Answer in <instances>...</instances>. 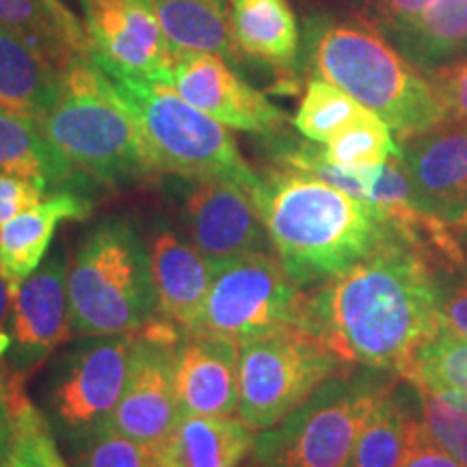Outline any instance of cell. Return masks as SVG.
Here are the masks:
<instances>
[{
  "mask_svg": "<svg viewBox=\"0 0 467 467\" xmlns=\"http://www.w3.org/2000/svg\"><path fill=\"white\" fill-rule=\"evenodd\" d=\"M400 467H463L459 463L452 454H448L441 446L431 440L422 429V422H420V429L416 437H413L411 448H409L405 461H402Z\"/></svg>",
  "mask_w": 467,
  "mask_h": 467,
  "instance_id": "37",
  "label": "cell"
},
{
  "mask_svg": "<svg viewBox=\"0 0 467 467\" xmlns=\"http://www.w3.org/2000/svg\"><path fill=\"white\" fill-rule=\"evenodd\" d=\"M459 227H467V221H465V223H463V225H459Z\"/></svg>",
  "mask_w": 467,
  "mask_h": 467,
  "instance_id": "44",
  "label": "cell"
},
{
  "mask_svg": "<svg viewBox=\"0 0 467 467\" xmlns=\"http://www.w3.org/2000/svg\"><path fill=\"white\" fill-rule=\"evenodd\" d=\"M405 379L418 389L467 396V340L441 327L440 334L418 350Z\"/></svg>",
  "mask_w": 467,
  "mask_h": 467,
  "instance_id": "29",
  "label": "cell"
},
{
  "mask_svg": "<svg viewBox=\"0 0 467 467\" xmlns=\"http://www.w3.org/2000/svg\"><path fill=\"white\" fill-rule=\"evenodd\" d=\"M184 334L156 317L137 331L130 375L110 424L130 440L154 448L182 420L175 396V347Z\"/></svg>",
  "mask_w": 467,
  "mask_h": 467,
  "instance_id": "12",
  "label": "cell"
},
{
  "mask_svg": "<svg viewBox=\"0 0 467 467\" xmlns=\"http://www.w3.org/2000/svg\"><path fill=\"white\" fill-rule=\"evenodd\" d=\"M426 435L467 467V396L418 389Z\"/></svg>",
  "mask_w": 467,
  "mask_h": 467,
  "instance_id": "32",
  "label": "cell"
},
{
  "mask_svg": "<svg viewBox=\"0 0 467 467\" xmlns=\"http://www.w3.org/2000/svg\"><path fill=\"white\" fill-rule=\"evenodd\" d=\"M320 150L331 165L344 169L383 165L394 156H400V143L394 141L392 128L372 110H366Z\"/></svg>",
  "mask_w": 467,
  "mask_h": 467,
  "instance_id": "31",
  "label": "cell"
},
{
  "mask_svg": "<svg viewBox=\"0 0 467 467\" xmlns=\"http://www.w3.org/2000/svg\"><path fill=\"white\" fill-rule=\"evenodd\" d=\"M350 366L306 329H284L241 347L238 420L254 433L301 407L325 381Z\"/></svg>",
  "mask_w": 467,
  "mask_h": 467,
  "instance_id": "8",
  "label": "cell"
},
{
  "mask_svg": "<svg viewBox=\"0 0 467 467\" xmlns=\"http://www.w3.org/2000/svg\"><path fill=\"white\" fill-rule=\"evenodd\" d=\"M0 171L20 175L46 195L80 184L83 173L48 141L39 119L0 107Z\"/></svg>",
  "mask_w": 467,
  "mask_h": 467,
  "instance_id": "21",
  "label": "cell"
},
{
  "mask_svg": "<svg viewBox=\"0 0 467 467\" xmlns=\"http://www.w3.org/2000/svg\"><path fill=\"white\" fill-rule=\"evenodd\" d=\"M366 110L368 109L353 100L340 87L317 76L306 87L299 110L295 115V126L309 141L329 143L337 132L359 119Z\"/></svg>",
  "mask_w": 467,
  "mask_h": 467,
  "instance_id": "30",
  "label": "cell"
},
{
  "mask_svg": "<svg viewBox=\"0 0 467 467\" xmlns=\"http://www.w3.org/2000/svg\"><path fill=\"white\" fill-rule=\"evenodd\" d=\"M93 61L107 76L171 85L175 57L156 0H80Z\"/></svg>",
  "mask_w": 467,
  "mask_h": 467,
  "instance_id": "11",
  "label": "cell"
},
{
  "mask_svg": "<svg viewBox=\"0 0 467 467\" xmlns=\"http://www.w3.org/2000/svg\"><path fill=\"white\" fill-rule=\"evenodd\" d=\"M11 448V402L5 368L0 366V461L9 459Z\"/></svg>",
  "mask_w": 467,
  "mask_h": 467,
  "instance_id": "40",
  "label": "cell"
},
{
  "mask_svg": "<svg viewBox=\"0 0 467 467\" xmlns=\"http://www.w3.org/2000/svg\"><path fill=\"white\" fill-rule=\"evenodd\" d=\"M156 11L175 61L186 55H217L232 63L241 61L223 3L156 0Z\"/></svg>",
  "mask_w": 467,
  "mask_h": 467,
  "instance_id": "25",
  "label": "cell"
},
{
  "mask_svg": "<svg viewBox=\"0 0 467 467\" xmlns=\"http://www.w3.org/2000/svg\"><path fill=\"white\" fill-rule=\"evenodd\" d=\"M255 433L238 418H182L151 448V467H241Z\"/></svg>",
  "mask_w": 467,
  "mask_h": 467,
  "instance_id": "20",
  "label": "cell"
},
{
  "mask_svg": "<svg viewBox=\"0 0 467 467\" xmlns=\"http://www.w3.org/2000/svg\"><path fill=\"white\" fill-rule=\"evenodd\" d=\"M441 325L467 340V285L441 292Z\"/></svg>",
  "mask_w": 467,
  "mask_h": 467,
  "instance_id": "38",
  "label": "cell"
},
{
  "mask_svg": "<svg viewBox=\"0 0 467 467\" xmlns=\"http://www.w3.org/2000/svg\"><path fill=\"white\" fill-rule=\"evenodd\" d=\"M241 467H265V465H260L258 461H254V459H251V461H244V463H243Z\"/></svg>",
  "mask_w": 467,
  "mask_h": 467,
  "instance_id": "41",
  "label": "cell"
},
{
  "mask_svg": "<svg viewBox=\"0 0 467 467\" xmlns=\"http://www.w3.org/2000/svg\"><path fill=\"white\" fill-rule=\"evenodd\" d=\"M182 217L186 236L213 271L241 255L268 251L271 244L254 197L225 180H192Z\"/></svg>",
  "mask_w": 467,
  "mask_h": 467,
  "instance_id": "14",
  "label": "cell"
},
{
  "mask_svg": "<svg viewBox=\"0 0 467 467\" xmlns=\"http://www.w3.org/2000/svg\"><path fill=\"white\" fill-rule=\"evenodd\" d=\"M67 268L61 254L37 268L14 296L11 317V348L7 353L9 375L26 379L46 358L72 336L69 329Z\"/></svg>",
  "mask_w": 467,
  "mask_h": 467,
  "instance_id": "16",
  "label": "cell"
},
{
  "mask_svg": "<svg viewBox=\"0 0 467 467\" xmlns=\"http://www.w3.org/2000/svg\"><path fill=\"white\" fill-rule=\"evenodd\" d=\"M93 213L89 197L78 191H57L35 206L17 213L0 227V275L20 288L42 266L57 227L66 221H85Z\"/></svg>",
  "mask_w": 467,
  "mask_h": 467,
  "instance_id": "19",
  "label": "cell"
},
{
  "mask_svg": "<svg viewBox=\"0 0 467 467\" xmlns=\"http://www.w3.org/2000/svg\"><path fill=\"white\" fill-rule=\"evenodd\" d=\"M262 182L255 206L277 260L299 288L342 275L399 232L375 206L307 173L279 167Z\"/></svg>",
  "mask_w": 467,
  "mask_h": 467,
  "instance_id": "2",
  "label": "cell"
},
{
  "mask_svg": "<svg viewBox=\"0 0 467 467\" xmlns=\"http://www.w3.org/2000/svg\"><path fill=\"white\" fill-rule=\"evenodd\" d=\"M7 375L11 402V467H69L58 452L57 440L44 413L28 400L26 379Z\"/></svg>",
  "mask_w": 467,
  "mask_h": 467,
  "instance_id": "28",
  "label": "cell"
},
{
  "mask_svg": "<svg viewBox=\"0 0 467 467\" xmlns=\"http://www.w3.org/2000/svg\"><path fill=\"white\" fill-rule=\"evenodd\" d=\"M130 110L161 175L184 180H225L251 197L262 191V175L244 161L227 126L202 113L173 89L139 78L109 76Z\"/></svg>",
  "mask_w": 467,
  "mask_h": 467,
  "instance_id": "6",
  "label": "cell"
},
{
  "mask_svg": "<svg viewBox=\"0 0 467 467\" xmlns=\"http://www.w3.org/2000/svg\"><path fill=\"white\" fill-rule=\"evenodd\" d=\"M0 22L25 35L61 72L93 58L85 20L61 0H0Z\"/></svg>",
  "mask_w": 467,
  "mask_h": 467,
  "instance_id": "24",
  "label": "cell"
},
{
  "mask_svg": "<svg viewBox=\"0 0 467 467\" xmlns=\"http://www.w3.org/2000/svg\"><path fill=\"white\" fill-rule=\"evenodd\" d=\"M400 55L420 67H443L467 55V0H435L424 16L394 39Z\"/></svg>",
  "mask_w": 467,
  "mask_h": 467,
  "instance_id": "27",
  "label": "cell"
},
{
  "mask_svg": "<svg viewBox=\"0 0 467 467\" xmlns=\"http://www.w3.org/2000/svg\"><path fill=\"white\" fill-rule=\"evenodd\" d=\"M306 295V329L350 366L405 377L443 327L440 285L426 255L400 232Z\"/></svg>",
  "mask_w": 467,
  "mask_h": 467,
  "instance_id": "1",
  "label": "cell"
},
{
  "mask_svg": "<svg viewBox=\"0 0 467 467\" xmlns=\"http://www.w3.org/2000/svg\"><path fill=\"white\" fill-rule=\"evenodd\" d=\"M312 35V61L320 78L347 91L400 137L448 119L431 80L370 22H329Z\"/></svg>",
  "mask_w": 467,
  "mask_h": 467,
  "instance_id": "3",
  "label": "cell"
},
{
  "mask_svg": "<svg viewBox=\"0 0 467 467\" xmlns=\"http://www.w3.org/2000/svg\"><path fill=\"white\" fill-rule=\"evenodd\" d=\"M0 467H11V463H9V459H5V461H0Z\"/></svg>",
  "mask_w": 467,
  "mask_h": 467,
  "instance_id": "42",
  "label": "cell"
},
{
  "mask_svg": "<svg viewBox=\"0 0 467 467\" xmlns=\"http://www.w3.org/2000/svg\"><path fill=\"white\" fill-rule=\"evenodd\" d=\"M385 370H342L288 418L255 433L251 459L265 467H348L361 424L392 385Z\"/></svg>",
  "mask_w": 467,
  "mask_h": 467,
  "instance_id": "7",
  "label": "cell"
},
{
  "mask_svg": "<svg viewBox=\"0 0 467 467\" xmlns=\"http://www.w3.org/2000/svg\"><path fill=\"white\" fill-rule=\"evenodd\" d=\"M46 192L33 184L31 180L20 178V175L0 171V227L14 219L17 213L35 206L42 202Z\"/></svg>",
  "mask_w": 467,
  "mask_h": 467,
  "instance_id": "36",
  "label": "cell"
},
{
  "mask_svg": "<svg viewBox=\"0 0 467 467\" xmlns=\"http://www.w3.org/2000/svg\"><path fill=\"white\" fill-rule=\"evenodd\" d=\"M80 467H151V448L130 440L107 422L78 437Z\"/></svg>",
  "mask_w": 467,
  "mask_h": 467,
  "instance_id": "33",
  "label": "cell"
},
{
  "mask_svg": "<svg viewBox=\"0 0 467 467\" xmlns=\"http://www.w3.org/2000/svg\"><path fill=\"white\" fill-rule=\"evenodd\" d=\"M400 162L413 206L448 225L467 221V124L443 119L429 130L400 137Z\"/></svg>",
  "mask_w": 467,
  "mask_h": 467,
  "instance_id": "13",
  "label": "cell"
},
{
  "mask_svg": "<svg viewBox=\"0 0 467 467\" xmlns=\"http://www.w3.org/2000/svg\"><path fill=\"white\" fill-rule=\"evenodd\" d=\"M39 124L91 182L115 189L161 175L132 113L93 58L66 69L61 96Z\"/></svg>",
  "mask_w": 467,
  "mask_h": 467,
  "instance_id": "4",
  "label": "cell"
},
{
  "mask_svg": "<svg viewBox=\"0 0 467 467\" xmlns=\"http://www.w3.org/2000/svg\"><path fill=\"white\" fill-rule=\"evenodd\" d=\"M433 3L435 0H368V11L372 16L370 25L396 39L416 25Z\"/></svg>",
  "mask_w": 467,
  "mask_h": 467,
  "instance_id": "34",
  "label": "cell"
},
{
  "mask_svg": "<svg viewBox=\"0 0 467 467\" xmlns=\"http://www.w3.org/2000/svg\"><path fill=\"white\" fill-rule=\"evenodd\" d=\"M16 290L0 275V361L7 358L11 348V317H14Z\"/></svg>",
  "mask_w": 467,
  "mask_h": 467,
  "instance_id": "39",
  "label": "cell"
},
{
  "mask_svg": "<svg viewBox=\"0 0 467 467\" xmlns=\"http://www.w3.org/2000/svg\"><path fill=\"white\" fill-rule=\"evenodd\" d=\"M171 87L192 107L234 130L268 139L282 132L288 121L282 109L243 80L217 55L180 57Z\"/></svg>",
  "mask_w": 467,
  "mask_h": 467,
  "instance_id": "15",
  "label": "cell"
},
{
  "mask_svg": "<svg viewBox=\"0 0 467 467\" xmlns=\"http://www.w3.org/2000/svg\"><path fill=\"white\" fill-rule=\"evenodd\" d=\"M418 429L405 396L388 385L361 424L348 467H400Z\"/></svg>",
  "mask_w": 467,
  "mask_h": 467,
  "instance_id": "26",
  "label": "cell"
},
{
  "mask_svg": "<svg viewBox=\"0 0 467 467\" xmlns=\"http://www.w3.org/2000/svg\"><path fill=\"white\" fill-rule=\"evenodd\" d=\"M431 85L446 109V115L467 124V58H459L452 66L437 67Z\"/></svg>",
  "mask_w": 467,
  "mask_h": 467,
  "instance_id": "35",
  "label": "cell"
},
{
  "mask_svg": "<svg viewBox=\"0 0 467 467\" xmlns=\"http://www.w3.org/2000/svg\"><path fill=\"white\" fill-rule=\"evenodd\" d=\"M230 28L238 55L292 74L301 31L288 0H232Z\"/></svg>",
  "mask_w": 467,
  "mask_h": 467,
  "instance_id": "23",
  "label": "cell"
},
{
  "mask_svg": "<svg viewBox=\"0 0 467 467\" xmlns=\"http://www.w3.org/2000/svg\"><path fill=\"white\" fill-rule=\"evenodd\" d=\"M63 74L25 35L0 22V107L42 119L61 96Z\"/></svg>",
  "mask_w": 467,
  "mask_h": 467,
  "instance_id": "22",
  "label": "cell"
},
{
  "mask_svg": "<svg viewBox=\"0 0 467 467\" xmlns=\"http://www.w3.org/2000/svg\"><path fill=\"white\" fill-rule=\"evenodd\" d=\"M72 336H128L159 317L150 249L126 219L98 223L67 268Z\"/></svg>",
  "mask_w": 467,
  "mask_h": 467,
  "instance_id": "5",
  "label": "cell"
},
{
  "mask_svg": "<svg viewBox=\"0 0 467 467\" xmlns=\"http://www.w3.org/2000/svg\"><path fill=\"white\" fill-rule=\"evenodd\" d=\"M217 3H227V0H217ZM230 3H232V0H230Z\"/></svg>",
  "mask_w": 467,
  "mask_h": 467,
  "instance_id": "43",
  "label": "cell"
},
{
  "mask_svg": "<svg viewBox=\"0 0 467 467\" xmlns=\"http://www.w3.org/2000/svg\"><path fill=\"white\" fill-rule=\"evenodd\" d=\"M306 299L277 255L268 251L241 255L214 268L195 334L243 347L275 331L306 329Z\"/></svg>",
  "mask_w": 467,
  "mask_h": 467,
  "instance_id": "9",
  "label": "cell"
},
{
  "mask_svg": "<svg viewBox=\"0 0 467 467\" xmlns=\"http://www.w3.org/2000/svg\"><path fill=\"white\" fill-rule=\"evenodd\" d=\"M238 359L241 347L223 337H180L173 379L182 418H238Z\"/></svg>",
  "mask_w": 467,
  "mask_h": 467,
  "instance_id": "17",
  "label": "cell"
},
{
  "mask_svg": "<svg viewBox=\"0 0 467 467\" xmlns=\"http://www.w3.org/2000/svg\"><path fill=\"white\" fill-rule=\"evenodd\" d=\"M137 334L91 336L57 361L48 405L57 422L76 437L110 422L130 375Z\"/></svg>",
  "mask_w": 467,
  "mask_h": 467,
  "instance_id": "10",
  "label": "cell"
},
{
  "mask_svg": "<svg viewBox=\"0 0 467 467\" xmlns=\"http://www.w3.org/2000/svg\"><path fill=\"white\" fill-rule=\"evenodd\" d=\"M150 258L159 317L178 327L182 334H195L213 284L214 271L210 262L189 238H182L169 227L154 232Z\"/></svg>",
  "mask_w": 467,
  "mask_h": 467,
  "instance_id": "18",
  "label": "cell"
}]
</instances>
